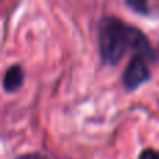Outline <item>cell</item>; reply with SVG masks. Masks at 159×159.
Instances as JSON below:
<instances>
[{
  "label": "cell",
  "mask_w": 159,
  "mask_h": 159,
  "mask_svg": "<svg viewBox=\"0 0 159 159\" xmlns=\"http://www.w3.org/2000/svg\"><path fill=\"white\" fill-rule=\"evenodd\" d=\"M99 52L102 61L116 66L130 49L147 60H155V52L147 36L138 28L127 25L116 17H105L99 22Z\"/></svg>",
  "instance_id": "6da1fadb"
},
{
  "label": "cell",
  "mask_w": 159,
  "mask_h": 159,
  "mask_svg": "<svg viewBox=\"0 0 159 159\" xmlns=\"http://www.w3.org/2000/svg\"><path fill=\"white\" fill-rule=\"evenodd\" d=\"M151 78L148 60L141 55H137L129 61L123 73V84L126 89L134 91Z\"/></svg>",
  "instance_id": "7a4b0ae2"
},
{
  "label": "cell",
  "mask_w": 159,
  "mask_h": 159,
  "mask_svg": "<svg viewBox=\"0 0 159 159\" xmlns=\"http://www.w3.org/2000/svg\"><path fill=\"white\" fill-rule=\"evenodd\" d=\"M24 82V70L20 66H13L6 71L3 78V88L7 92H16Z\"/></svg>",
  "instance_id": "3957f363"
},
{
  "label": "cell",
  "mask_w": 159,
  "mask_h": 159,
  "mask_svg": "<svg viewBox=\"0 0 159 159\" xmlns=\"http://www.w3.org/2000/svg\"><path fill=\"white\" fill-rule=\"evenodd\" d=\"M127 4L130 8H133L134 11L141 14L148 13V3L147 0H127Z\"/></svg>",
  "instance_id": "277c9868"
},
{
  "label": "cell",
  "mask_w": 159,
  "mask_h": 159,
  "mask_svg": "<svg viewBox=\"0 0 159 159\" xmlns=\"http://www.w3.org/2000/svg\"><path fill=\"white\" fill-rule=\"evenodd\" d=\"M138 159H159V152L155 149H145V151L141 152V155L138 157Z\"/></svg>",
  "instance_id": "5b68a950"
},
{
  "label": "cell",
  "mask_w": 159,
  "mask_h": 159,
  "mask_svg": "<svg viewBox=\"0 0 159 159\" xmlns=\"http://www.w3.org/2000/svg\"><path fill=\"white\" fill-rule=\"evenodd\" d=\"M18 159H52L46 155H42V154H27V155H21L18 157Z\"/></svg>",
  "instance_id": "8992f818"
}]
</instances>
